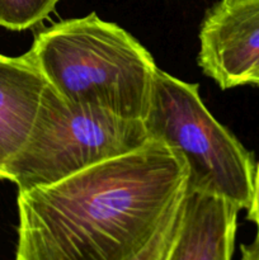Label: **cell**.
<instances>
[{"label":"cell","instance_id":"6","mask_svg":"<svg viewBox=\"0 0 259 260\" xmlns=\"http://www.w3.org/2000/svg\"><path fill=\"white\" fill-rule=\"evenodd\" d=\"M48 83L27 53H0V179L10 180L37 119Z\"/></svg>","mask_w":259,"mask_h":260},{"label":"cell","instance_id":"12","mask_svg":"<svg viewBox=\"0 0 259 260\" xmlns=\"http://www.w3.org/2000/svg\"><path fill=\"white\" fill-rule=\"evenodd\" d=\"M246 84H253V85H259V68L255 69L246 79Z\"/></svg>","mask_w":259,"mask_h":260},{"label":"cell","instance_id":"3","mask_svg":"<svg viewBox=\"0 0 259 260\" xmlns=\"http://www.w3.org/2000/svg\"><path fill=\"white\" fill-rule=\"evenodd\" d=\"M198 88L157 68L145 126L151 139L163 141L184 160L188 189L223 198L239 211L248 210L255 177L253 155L216 121Z\"/></svg>","mask_w":259,"mask_h":260},{"label":"cell","instance_id":"4","mask_svg":"<svg viewBox=\"0 0 259 260\" xmlns=\"http://www.w3.org/2000/svg\"><path fill=\"white\" fill-rule=\"evenodd\" d=\"M150 140L142 119L74 104L48 84L10 182L18 190L52 184L104 160L135 151Z\"/></svg>","mask_w":259,"mask_h":260},{"label":"cell","instance_id":"9","mask_svg":"<svg viewBox=\"0 0 259 260\" xmlns=\"http://www.w3.org/2000/svg\"><path fill=\"white\" fill-rule=\"evenodd\" d=\"M184 194L178 198L177 202L169 208L157 230L147 241L146 245L130 260H165L182 220Z\"/></svg>","mask_w":259,"mask_h":260},{"label":"cell","instance_id":"7","mask_svg":"<svg viewBox=\"0 0 259 260\" xmlns=\"http://www.w3.org/2000/svg\"><path fill=\"white\" fill-rule=\"evenodd\" d=\"M239 210L187 188L177 235L165 260H233Z\"/></svg>","mask_w":259,"mask_h":260},{"label":"cell","instance_id":"5","mask_svg":"<svg viewBox=\"0 0 259 260\" xmlns=\"http://www.w3.org/2000/svg\"><path fill=\"white\" fill-rule=\"evenodd\" d=\"M197 62L221 89L245 85L259 68V0H220L200 30Z\"/></svg>","mask_w":259,"mask_h":260},{"label":"cell","instance_id":"2","mask_svg":"<svg viewBox=\"0 0 259 260\" xmlns=\"http://www.w3.org/2000/svg\"><path fill=\"white\" fill-rule=\"evenodd\" d=\"M28 55L66 101L126 118L146 117L154 58L123 28L95 13L41 30Z\"/></svg>","mask_w":259,"mask_h":260},{"label":"cell","instance_id":"1","mask_svg":"<svg viewBox=\"0 0 259 260\" xmlns=\"http://www.w3.org/2000/svg\"><path fill=\"white\" fill-rule=\"evenodd\" d=\"M184 160L160 140L18 192L15 260H130L187 188Z\"/></svg>","mask_w":259,"mask_h":260},{"label":"cell","instance_id":"10","mask_svg":"<svg viewBox=\"0 0 259 260\" xmlns=\"http://www.w3.org/2000/svg\"><path fill=\"white\" fill-rule=\"evenodd\" d=\"M248 220L255 225L256 235L254 238L253 243L259 244V164L255 168V177H254V192L253 200H251L250 207L248 208Z\"/></svg>","mask_w":259,"mask_h":260},{"label":"cell","instance_id":"8","mask_svg":"<svg viewBox=\"0 0 259 260\" xmlns=\"http://www.w3.org/2000/svg\"><path fill=\"white\" fill-rule=\"evenodd\" d=\"M60 0H0V27L25 30L45 20Z\"/></svg>","mask_w":259,"mask_h":260},{"label":"cell","instance_id":"11","mask_svg":"<svg viewBox=\"0 0 259 260\" xmlns=\"http://www.w3.org/2000/svg\"><path fill=\"white\" fill-rule=\"evenodd\" d=\"M241 260H259V244L251 241L241 245Z\"/></svg>","mask_w":259,"mask_h":260}]
</instances>
